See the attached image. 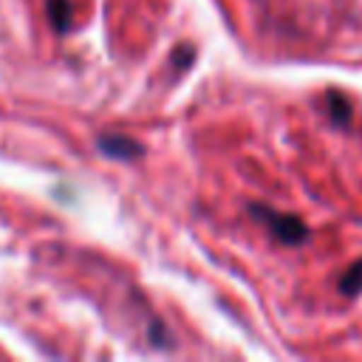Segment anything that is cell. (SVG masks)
Here are the masks:
<instances>
[{"label": "cell", "instance_id": "cell-1", "mask_svg": "<svg viewBox=\"0 0 362 362\" xmlns=\"http://www.w3.org/2000/svg\"><path fill=\"white\" fill-rule=\"evenodd\" d=\"M249 209H252V215H255L257 221H263V223L272 229L274 238H280V240L288 243V246L303 243V240L308 238V229H305V223H303L297 215L277 212V209H269V206H263V204H252Z\"/></svg>", "mask_w": 362, "mask_h": 362}, {"label": "cell", "instance_id": "cell-2", "mask_svg": "<svg viewBox=\"0 0 362 362\" xmlns=\"http://www.w3.org/2000/svg\"><path fill=\"white\" fill-rule=\"evenodd\" d=\"M99 150L102 153H107L110 158H139L141 156V144L139 141H133L130 136H102L99 139Z\"/></svg>", "mask_w": 362, "mask_h": 362}, {"label": "cell", "instance_id": "cell-3", "mask_svg": "<svg viewBox=\"0 0 362 362\" xmlns=\"http://www.w3.org/2000/svg\"><path fill=\"white\" fill-rule=\"evenodd\" d=\"M45 8H48V20H51V25H54L57 31H68V28H71L74 8H71L68 0H48Z\"/></svg>", "mask_w": 362, "mask_h": 362}, {"label": "cell", "instance_id": "cell-4", "mask_svg": "<svg viewBox=\"0 0 362 362\" xmlns=\"http://www.w3.org/2000/svg\"><path fill=\"white\" fill-rule=\"evenodd\" d=\"M328 113H331V119H334L337 124H348V122H351V102H348L342 93L331 90V93H328Z\"/></svg>", "mask_w": 362, "mask_h": 362}, {"label": "cell", "instance_id": "cell-5", "mask_svg": "<svg viewBox=\"0 0 362 362\" xmlns=\"http://www.w3.org/2000/svg\"><path fill=\"white\" fill-rule=\"evenodd\" d=\"M339 291H342L345 297H356V294L362 291V260H356V263L342 274V280H339Z\"/></svg>", "mask_w": 362, "mask_h": 362}]
</instances>
